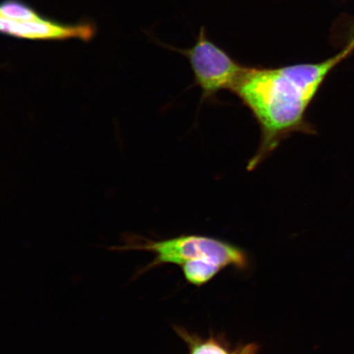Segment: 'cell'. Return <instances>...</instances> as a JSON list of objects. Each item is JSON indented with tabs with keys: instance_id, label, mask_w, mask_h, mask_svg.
Wrapping results in <instances>:
<instances>
[{
	"instance_id": "ba28073f",
	"label": "cell",
	"mask_w": 354,
	"mask_h": 354,
	"mask_svg": "<svg viewBox=\"0 0 354 354\" xmlns=\"http://www.w3.org/2000/svg\"><path fill=\"white\" fill-rule=\"evenodd\" d=\"M348 43L352 44H353V46H354V35H353V38L351 39V41H349Z\"/></svg>"
},
{
	"instance_id": "52a82bcc",
	"label": "cell",
	"mask_w": 354,
	"mask_h": 354,
	"mask_svg": "<svg viewBox=\"0 0 354 354\" xmlns=\"http://www.w3.org/2000/svg\"><path fill=\"white\" fill-rule=\"evenodd\" d=\"M0 15L17 22L34 21L43 17L22 0H3L0 3Z\"/></svg>"
},
{
	"instance_id": "7a4b0ae2",
	"label": "cell",
	"mask_w": 354,
	"mask_h": 354,
	"mask_svg": "<svg viewBox=\"0 0 354 354\" xmlns=\"http://www.w3.org/2000/svg\"><path fill=\"white\" fill-rule=\"evenodd\" d=\"M112 251L140 250L154 254L151 263L140 269L134 279L159 266L176 264L183 266L194 261H210L223 269L234 268L243 271L249 268L250 260L246 252L233 243L219 239L183 234L163 241H151L138 236L126 237L122 245L109 248Z\"/></svg>"
},
{
	"instance_id": "6da1fadb",
	"label": "cell",
	"mask_w": 354,
	"mask_h": 354,
	"mask_svg": "<svg viewBox=\"0 0 354 354\" xmlns=\"http://www.w3.org/2000/svg\"><path fill=\"white\" fill-rule=\"evenodd\" d=\"M353 50L348 43L319 63L246 66L232 92L250 111L260 129L259 148L248 162V171L255 170L294 133H315L306 119L308 109L328 75Z\"/></svg>"
},
{
	"instance_id": "5b68a950",
	"label": "cell",
	"mask_w": 354,
	"mask_h": 354,
	"mask_svg": "<svg viewBox=\"0 0 354 354\" xmlns=\"http://www.w3.org/2000/svg\"><path fill=\"white\" fill-rule=\"evenodd\" d=\"M174 330L187 345L189 354H258L260 349L256 343L233 345L223 335L210 334L202 337L178 326H174Z\"/></svg>"
},
{
	"instance_id": "8992f818",
	"label": "cell",
	"mask_w": 354,
	"mask_h": 354,
	"mask_svg": "<svg viewBox=\"0 0 354 354\" xmlns=\"http://www.w3.org/2000/svg\"><path fill=\"white\" fill-rule=\"evenodd\" d=\"M180 268L185 280L198 287L207 284L224 270L219 265L205 260L189 262L180 266Z\"/></svg>"
},
{
	"instance_id": "3957f363",
	"label": "cell",
	"mask_w": 354,
	"mask_h": 354,
	"mask_svg": "<svg viewBox=\"0 0 354 354\" xmlns=\"http://www.w3.org/2000/svg\"><path fill=\"white\" fill-rule=\"evenodd\" d=\"M153 39L167 50L187 57L194 73V85L202 91V101L215 100L221 91H232L246 68L211 41L205 26L199 30L192 48H176Z\"/></svg>"
},
{
	"instance_id": "277c9868",
	"label": "cell",
	"mask_w": 354,
	"mask_h": 354,
	"mask_svg": "<svg viewBox=\"0 0 354 354\" xmlns=\"http://www.w3.org/2000/svg\"><path fill=\"white\" fill-rule=\"evenodd\" d=\"M96 28L90 21H83L76 24H64L46 19L17 22L4 19L0 15V34L10 37L32 39V41H64L79 39L91 41L95 37Z\"/></svg>"
}]
</instances>
